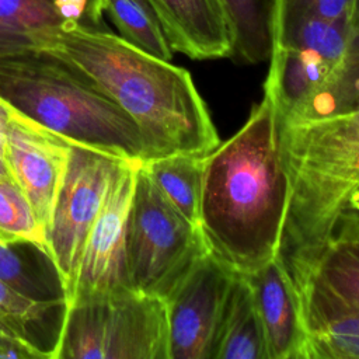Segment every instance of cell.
<instances>
[{"instance_id": "obj_1", "label": "cell", "mask_w": 359, "mask_h": 359, "mask_svg": "<svg viewBox=\"0 0 359 359\" xmlns=\"http://www.w3.org/2000/svg\"><path fill=\"white\" fill-rule=\"evenodd\" d=\"M35 50L83 72L135 121L143 161L171 154L205 157L220 143L192 76L171 60L149 55L107 28L70 21L41 31Z\"/></svg>"}, {"instance_id": "obj_16", "label": "cell", "mask_w": 359, "mask_h": 359, "mask_svg": "<svg viewBox=\"0 0 359 359\" xmlns=\"http://www.w3.org/2000/svg\"><path fill=\"white\" fill-rule=\"evenodd\" d=\"M203 160L205 157L195 154H171L142 161V167L167 201L196 227H199Z\"/></svg>"}, {"instance_id": "obj_24", "label": "cell", "mask_w": 359, "mask_h": 359, "mask_svg": "<svg viewBox=\"0 0 359 359\" xmlns=\"http://www.w3.org/2000/svg\"><path fill=\"white\" fill-rule=\"evenodd\" d=\"M65 21L105 28L104 0H49Z\"/></svg>"}, {"instance_id": "obj_18", "label": "cell", "mask_w": 359, "mask_h": 359, "mask_svg": "<svg viewBox=\"0 0 359 359\" xmlns=\"http://www.w3.org/2000/svg\"><path fill=\"white\" fill-rule=\"evenodd\" d=\"M104 15L128 43L158 59H172L174 50L149 0H104Z\"/></svg>"}, {"instance_id": "obj_4", "label": "cell", "mask_w": 359, "mask_h": 359, "mask_svg": "<svg viewBox=\"0 0 359 359\" xmlns=\"http://www.w3.org/2000/svg\"><path fill=\"white\" fill-rule=\"evenodd\" d=\"M168 359L163 299L126 287L63 310L50 359Z\"/></svg>"}, {"instance_id": "obj_3", "label": "cell", "mask_w": 359, "mask_h": 359, "mask_svg": "<svg viewBox=\"0 0 359 359\" xmlns=\"http://www.w3.org/2000/svg\"><path fill=\"white\" fill-rule=\"evenodd\" d=\"M0 100L73 142L143 161L135 121L83 72L49 52L0 57Z\"/></svg>"}, {"instance_id": "obj_8", "label": "cell", "mask_w": 359, "mask_h": 359, "mask_svg": "<svg viewBox=\"0 0 359 359\" xmlns=\"http://www.w3.org/2000/svg\"><path fill=\"white\" fill-rule=\"evenodd\" d=\"M0 102L7 111L6 161L10 177L48 236L74 142Z\"/></svg>"}, {"instance_id": "obj_20", "label": "cell", "mask_w": 359, "mask_h": 359, "mask_svg": "<svg viewBox=\"0 0 359 359\" xmlns=\"http://www.w3.org/2000/svg\"><path fill=\"white\" fill-rule=\"evenodd\" d=\"M65 20L49 0H0V57L35 50V36Z\"/></svg>"}, {"instance_id": "obj_12", "label": "cell", "mask_w": 359, "mask_h": 359, "mask_svg": "<svg viewBox=\"0 0 359 359\" xmlns=\"http://www.w3.org/2000/svg\"><path fill=\"white\" fill-rule=\"evenodd\" d=\"M339 63L341 60L331 62L309 50L272 46L265 94L273 100L280 116L292 115L321 87Z\"/></svg>"}, {"instance_id": "obj_5", "label": "cell", "mask_w": 359, "mask_h": 359, "mask_svg": "<svg viewBox=\"0 0 359 359\" xmlns=\"http://www.w3.org/2000/svg\"><path fill=\"white\" fill-rule=\"evenodd\" d=\"M208 250L201 229L167 201L140 163L126 234L130 286L164 300Z\"/></svg>"}, {"instance_id": "obj_7", "label": "cell", "mask_w": 359, "mask_h": 359, "mask_svg": "<svg viewBox=\"0 0 359 359\" xmlns=\"http://www.w3.org/2000/svg\"><path fill=\"white\" fill-rule=\"evenodd\" d=\"M238 272L210 250L164 299L168 359H215L227 302Z\"/></svg>"}, {"instance_id": "obj_23", "label": "cell", "mask_w": 359, "mask_h": 359, "mask_svg": "<svg viewBox=\"0 0 359 359\" xmlns=\"http://www.w3.org/2000/svg\"><path fill=\"white\" fill-rule=\"evenodd\" d=\"M355 0H278L276 18L314 15L337 21H349L352 18Z\"/></svg>"}, {"instance_id": "obj_26", "label": "cell", "mask_w": 359, "mask_h": 359, "mask_svg": "<svg viewBox=\"0 0 359 359\" xmlns=\"http://www.w3.org/2000/svg\"><path fill=\"white\" fill-rule=\"evenodd\" d=\"M18 346H15L14 344L6 341L1 335H0V359H11L15 356V351ZM20 349V348H18ZM21 351V349H20ZM25 355V353H24Z\"/></svg>"}, {"instance_id": "obj_19", "label": "cell", "mask_w": 359, "mask_h": 359, "mask_svg": "<svg viewBox=\"0 0 359 359\" xmlns=\"http://www.w3.org/2000/svg\"><path fill=\"white\" fill-rule=\"evenodd\" d=\"M55 307L63 309V299L36 300L20 294L0 280V335L18 346L27 358H49L42 349L32 327L41 324Z\"/></svg>"}, {"instance_id": "obj_9", "label": "cell", "mask_w": 359, "mask_h": 359, "mask_svg": "<svg viewBox=\"0 0 359 359\" xmlns=\"http://www.w3.org/2000/svg\"><path fill=\"white\" fill-rule=\"evenodd\" d=\"M140 163L123 158L112 178L104 205L87 237L74 299L69 307L83 299L132 287L126 266V234Z\"/></svg>"}, {"instance_id": "obj_25", "label": "cell", "mask_w": 359, "mask_h": 359, "mask_svg": "<svg viewBox=\"0 0 359 359\" xmlns=\"http://www.w3.org/2000/svg\"><path fill=\"white\" fill-rule=\"evenodd\" d=\"M6 128H7V111L0 102V177H10L6 161Z\"/></svg>"}, {"instance_id": "obj_10", "label": "cell", "mask_w": 359, "mask_h": 359, "mask_svg": "<svg viewBox=\"0 0 359 359\" xmlns=\"http://www.w3.org/2000/svg\"><path fill=\"white\" fill-rule=\"evenodd\" d=\"M243 275L261 318L268 359H306L307 330L302 300L283 258L276 254Z\"/></svg>"}, {"instance_id": "obj_21", "label": "cell", "mask_w": 359, "mask_h": 359, "mask_svg": "<svg viewBox=\"0 0 359 359\" xmlns=\"http://www.w3.org/2000/svg\"><path fill=\"white\" fill-rule=\"evenodd\" d=\"M29 244L49 259L48 236L20 187L11 177H0V247Z\"/></svg>"}, {"instance_id": "obj_22", "label": "cell", "mask_w": 359, "mask_h": 359, "mask_svg": "<svg viewBox=\"0 0 359 359\" xmlns=\"http://www.w3.org/2000/svg\"><path fill=\"white\" fill-rule=\"evenodd\" d=\"M0 280L13 290L36 300L63 299L31 269L11 247H0Z\"/></svg>"}, {"instance_id": "obj_2", "label": "cell", "mask_w": 359, "mask_h": 359, "mask_svg": "<svg viewBox=\"0 0 359 359\" xmlns=\"http://www.w3.org/2000/svg\"><path fill=\"white\" fill-rule=\"evenodd\" d=\"M289 180L273 100L264 93L245 123L203 160L199 229L208 248L238 273L279 251Z\"/></svg>"}, {"instance_id": "obj_6", "label": "cell", "mask_w": 359, "mask_h": 359, "mask_svg": "<svg viewBox=\"0 0 359 359\" xmlns=\"http://www.w3.org/2000/svg\"><path fill=\"white\" fill-rule=\"evenodd\" d=\"M123 157L104 149L73 143L69 168L57 196L48 234L49 261L56 271L63 309L76 292L81 255Z\"/></svg>"}, {"instance_id": "obj_27", "label": "cell", "mask_w": 359, "mask_h": 359, "mask_svg": "<svg viewBox=\"0 0 359 359\" xmlns=\"http://www.w3.org/2000/svg\"><path fill=\"white\" fill-rule=\"evenodd\" d=\"M351 22H352L353 28H355L356 31H359V0H355V4H353V13H352Z\"/></svg>"}, {"instance_id": "obj_17", "label": "cell", "mask_w": 359, "mask_h": 359, "mask_svg": "<svg viewBox=\"0 0 359 359\" xmlns=\"http://www.w3.org/2000/svg\"><path fill=\"white\" fill-rule=\"evenodd\" d=\"M304 278L359 314V237H332L311 271L293 280Z\"/></svg>"}, {"instance_id": "obj_13", "label": "cell", "mask_w": 359, "mask_h": 359, "mask_svg": "<svg viewBox=\"0 0 359 359\" xmlns=\"http://www.w3.org/2000/svg\"><path fill=\"white\" fill-rule=\"evenodd\" d=\"M215 359H268L261 318L243 273L237 275L227 302Z\"/></svg>"}, {"instance_id": "obj_11", "label": "cell", "mask_w": 359, "mask_h": 359, "mask_svg": "<svg viewBox=\"0 0 359 359\" xmlns=\"http://www.w3.org/2000/svg\"><path fill=\"white\" fill-rule=\"evenodd\" d=\"M174 52L191 59L229 57L231 35L220 0H149Z\"/></svg>"}, {"instance_id": "obj_14", "label": "cell", "mask_w": 359, "mask_h": 359, "mask_svg": "<svg viewBox=\"0 0 359 359\" xmlns=\"http://www.w3.org/2000/svg\"><path fill=\"white\" fill-rule=\"evenodd\" d=\"M278 0H220L231 35L230 56L255 65L269 59Z\"/></svg>"}, {"instance_id": "obj_15", "label": "cell", "mask_w": 359, "mask_h": 359, "mask_svg": "<svg viewBox=\"0 0 359 359\" xmlns=\"http://www.w3.org/2000/svg\"><path fill=\"white\" fill-rule=\"evenodd\" d=\"M355 35L356 29L349 21L314 15L283 17L275 20L272 46L303 49L339 62L348 53Z\"/></svg>"}]
</instances>
